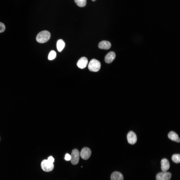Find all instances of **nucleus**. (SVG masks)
Segmentation results:
<instances>
[{
    "label": "nucleus",
    "instance_id": "obj_1",
    "mask_svg": "<svg viewBox=\"0 0 180 180\" xmlns=\"http://www.w3.org/2000/svg\"><path fill=\"white\" fill-rule=\"evenodd\" d=\"M50 36V33L47 30H43L40 32L37 35L36 40L40 43H44L48 41Z\"/></svg>",
    "mask_w": 180,
    "mask_h": 180
},
{
    "label": "nucleus",
    "instance_id": "obj_2",
    "mask_svg": "<svg viewBox=\"0 0 180 180\" xmlns=\"http://www.w3.org/2000/svg\"><path fill=\"white\" fill-rule=\"evenodd\" d=\"M101 66L100 62L98 60L93 59L90 62L88 66V68L91 72H97L100 70Z\"/></svg>",
    "mask_w": 180,
    "mask_h": 180
},
{
    "label": "nucleus",
    "instance_id": "obj_3",
    "mask_svg": "<svg viewBox=\"0 0 180 180\" xmlns=\"http://www.w3.org/2000/svg\"><path fill=\"white\" fill-rule=\"evenodd\" d=\"M41 166L44 171L48 172L53 170L54 165L53 163L50 162L48 160H44L41 163Z\"/></svg>",
    "mask_w": 180,
    "mask_h": 180
},
{
    "label": "nucleus",
    "instance_id": "obj_4",
    "mask_svg": "<svg viewBox=\"0 0 180 180\" xmlns=\"http://www.w3.org/2000/svg\"><path fill=\"white\" fill-rule=\"evenodd\" d=\"M80 156L79 151L76 149H73L72 151L70 161L72 164H77L78 162Z\"/></svg>",
    "mask_w": 180,
    "mask_h": 180
},
{
    "label": "nucleus",
    "instance_id": "obj_5",
    "mask_svg": "<svg viewBox=\"0 0 180 180\" xmlns=\"http://www.w3.org/2000/svg\"><path fill=\"white\" fill-rule=\"evenodd\" d=\"M171 173L167 172H162L158 173L156 176V180H170Z\"/></svg>",
    "mask_w": 180,
    "mask_h": 180
},
{
    "label": "nucleus",
    "instance_id": "obj_6",
    "mask_svg": "<svg viewBox=\"0 0 180 180\" xmlns=\"http://www.w3.org/2000/svg\"><path fill=\"white\" fill-rule=\"evenodd\" d=\"M91 154V152L90 149L87 147H84L81 150L80 155L82 159L87 160L90 157Z\"/></svg>",
    "mask_w": 180,
    "mask_h": 180
},
{
    "label": "nucleus",
    "instance_id": "obj_7",
    "mask_svg": "<svg viewBox=\"0 0 180 180\" xmlns=\"http://www.w3.org/2000/svg\"><path fill=\"white\" fill-rule=\"evenodd\" d=\"M127 139L129 143L132 144H134L136 142L137 138L136 134L132 131H130L128 134Z\"/></svg>",
    "mask_w": 180,
    "mask_h": 180
},
{
    "label": "nucleus",
    "instance_id": "obj_8",
    "mask_svg": "<svg viewBox=\"0 0 180 180\" xmlns=\"http://www.w3.org/2000/svg\"><path fill=\"white\" fill-rule=\"evenodd\" d=\"M88 62V59L85 57L81 58L78 60L77 65L79 68L83 69L86 68Z\"/></svg>",
    "mask_w": 180,
    "mask_h": 180
},
{
    "label": "nucleus",
    "instance_id": "obj_9",
    "mask_svg": "<svg viewBox=\"0 0 180 180\" xmlns=\"http://www.w3.org/2000/svg\"><path fill=\"white\" fill-rule=\"evenodd\" d=\"M161 169L162 172H166L170 168V164L168 160L164 158L161 162Z\"/></svg>",
    "mask_w": 180,
    "mask_h": 180
},
{
    "label": "nucleus",
    "instance_id": "obj_10",
    "mask_svg": "<svg viewBox=\"0 0 180 180\" xmlns=\"http://www.w3.org/2000/svg\"><path fill=\"white\" fill-rule=\"evenodd\" d=\"M116 57L115 53L113 52H108L104 60L105 62L107 63H110L114 60Z\"/></svg>",
    "mask_w": 180,
    "mask_h": 180
},
{
    "label": "nucleus",
    "instance_id": "obj_11",
    "mask_svg": "<svg viewBox=\"0 0 180 180\" xmlns=\"http://www.w3.org/2000/svg\"><path fill=\"white\" fill-rule=\"evenodd\" d=\"M111 180H124L123 175L120 172L116 171L113 172L110 176Z\"/></svg>",
    "mask_w": 180,
    "mask_h": 180
},
{
    "label": "nucleus",
    "instance_id": "obj_12",
    "mask_svg": "<svg viewBox=\"0 0 180 180\" xmlns=\"http://www.w3.org/2000/svg\"><path fill=\"white\" fill-rule=\"evenodd\" d=\"M111 45L108 41L103 40L100 42L98 44V47L100 49L107 50L111 47Z\"/></svg>",
    "mask_w": 180,
    "mask_h": 180
},
{
    "label": "nucleus",
    "instance_id": "obj_13",
    "mask_svg": "<svg viewBox=\"0 0 180 180\" xmlns=\"http://www.w3.org/2000/svg\"><path fill=\"white\" fill-rule=\"evenodd\" d=\"M168 137L172 140L178 142H179L180 139L178 135L175 132H170L168 134Z\"/></svg>",
    "mask_w": 180,
    "mask_h": 180
},
{
    "label": "nucleus",
    "instance_id": "obj_14",
    "mask_svg": "<svg viewBox=\"0 0 180 180\" xmlns=\"http://www.w3.org/2000/svg\"><path fill=\"white\" fill-rule=\"evenodd\" d=\"M65 46L64 41L62 39L58 40L57 42L56 46L58 50L61 52L64 49Z\"/></svg>",
    "mask_w": 180,
    "mask_h": 180
},
{
    "label": "nucleus",
    "instance_id": "obj_15",
    "mask_svg": "<svg viewBox=\"0 0 180 180\" xmlns=\"http://www.w3.org/2000/svg\"><path fill=\"white\" fill-rule=\"evenodd\" d=\"M76 4L79 6L83 7L86 5V0H74Z\"/></svg>",
    "mask_w": 180,
    "mask_h": 180
},
{
    "label": "nucleus",
    "instance_id": "obj_16",
    "mask_svg": "<svg viewBox=\"0 0 180 180\" xmlns=\"http://www.w3.org/2000/svg\"><path fill=\"white\" fill-rule=\"evenodd\" d=\"M172 159L174 162L176 163H178L180 162V155L179 154H175L172 155Z\"/></svg>",
    "mask_w": 180,
    "mask_h": 180
},
{
    "label": "nucleus",
    "instance_id": "obj_17",
    "mask_svg": "<svg viewBox=\"0 0 180 180\" xmlns=\"http://www.w3.org/2000/svg\"><path fill=\"white\" fill-rule=\"evenodd\" d=\"M56 53L54 50L51 51L49 54L48 59L49 60H52L54 59L56 57Z\"/></svg>",
    "mask_w": 180,
    "mask_h": 180
},
{
    "label": "nucleus",
    "instance_id": "obj_18",
    "mask_svg": "<svg viewBox=\"0 0 180 180\" xmlns=\"http://www.w3.org/2000/svg\"><path fill=\"white\" fill-rule=\"evenodd\" d=\"M5 26L4 24L0 22V33L3 32L5 30Z\"/></svg>",
    "mask_w": 180,
    "mask_h": 180
},
{
    "label": "nucleus",
    "instance_id": "obj_19",
    "mask_svg": "<svg viewBox=\"0 0 180 180\" xmlns=\"http://www.w3.org/2000/svg\"><path fill=\"white\" fill-rule=\"evenodd\" d=\"M71 158V155L68 154H66L64 158V159L66 160H70Z\"/></svg>",
    "mask_w": 180,
    "mask_h": 180
},
{
    "label": "nucleus",
    "instance_id": "obj_20",
    "mask_svg": "<svg viewBox=\"0 0 180 180\" xmlns=\"http://www.w3.org/2000/svg\"><path fill=\"white\" fill-rule=\"evenodd\" d=\"M48 160L50 162L53 163L54 162V159L52 156H50L48 158Z\"/></svg>",
    "mask_w": 180,
    "mask_h": 180
},
{
    "label": "nucleus",
    "instance_id": "obj_21",
    "mask_svg": "<svg viewBox=\"0 0 180 180\" xmlns=\"http://www.w3.org/2000/svg\"><path fill=\"white\" fill-rule=\"evenodd\" d=\"M92 0L93 1H94L95 0Z\"/></svg>",
    "mask_w": 180,
    "mask_h": 180
}]
</instances>
